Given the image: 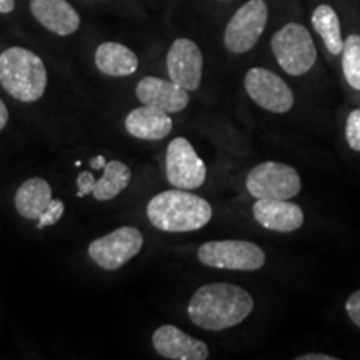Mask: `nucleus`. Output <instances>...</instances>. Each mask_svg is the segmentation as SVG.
<instances>
[{
	"mask_svg": "<svg viewBox=\"0 0 360 360\" xmlns=\"http://www.w3.org/2000/svg\"><path fill=\"white\" fill-rule=\"evenodd\" d=\"M254 297L240 285L214 282L193 292L187 314L193 326L217 332L244 322L254 310Z\"/></svg>",
	"mask_w": 360,
	"mask_h": 360,
	"instance_id": "obj_1",
	"label": "nucleus"
},
{
	"mask_svg": "<svg viewBox=\"0 0 360 360\" xmlns=\"http://www.w3.org/2000/svg\"><path fill=\"white\" fill-rule=\"evenodd\" d=\"M147 217L162 232H193L212 220V205L191 191L174 187V191L152 197L147 204Z\"/></svg>",
	"mask_w": 360,
	"mask_h": 360,
	"instance_id": "obj_2",
	"label": "nucleus"
},
{
	"mask_svg": "<svg viewBox=\"0 0 360 360\" xmlns=\"http://www.w3.org/2000/svg\"><path fill=\"white\" fill-rule=\"evenodd\" d=\"M47 69L37 53L25 47H8L0 53V85L15 101H39L47 89Z\"/></svg>",
	"mask_w": 360,
	"mask_h": 360,
	"instance_id": "obj_3",
	"label": "nucleus"
},
{
	"mask_svg": "<svg viewBox=\"0 0 360 360\" xmlns=\"http://www.w3.org/2000/svg\"><path fill=\"white\" fill-rule=\"evenodd\" d=\"M270 49L277 64L285 74L300 77L315 65L317 47L307 27L299 22H289L270 39Z\"/></svg>",
	"mask_w": 360,
	"mask_h": 360,
	"instance_id": "obj_4",
	"label": "nucleus"
},
{
	"mask_svg": "<svg viewBox=\"0 0 360 360\" xmlns=\"http://www.w3.org/2000/svg\"><path fill=\"white\" fill-rule=\"evenodd\" d=\"M197 259L207 267L254 272L265 265V252L249 240H210L199 247Z\"/></svg>",
	"mask_w": 360,
	"mask_h": 360,
	"instance_id": "obj_5",
	"label": "nucleus"
},
{
	"mask_svg": "<svg viewBox=\"0 0 360 360\" xmlns=\"http://www.w3.org/2000/svg\"><path fill=\"white\" fill-rule=\"evenodd\" d=\"M245 187L255 199L290 200L299 195L302 179L292 165L282 162H262L247 175Z\"/></svg>",
	"mask_w": 360,
	"mask_h": 360,
	"instance_id": "obj_6",
	"label": "nucleus"
},
{
	"mask_svg": "<svg viewBox=\"0 0 360 360\" xmlns=\"http://www.w3.org/2000/svg\"><path fill=\"white\" fill-rule=\"evenodd\" d=\"M269 20L265 0H249L238 7L224 30V45L232 53H245L262 37Z\"/></svg>",
	"mask_w": 360,
	"mask_h": 360,
	"instance_id": "obj_7",
	"label": "nucleus"
},
{
	"mask_svg": "<svg viewBox=\"0 0 360 360\" xmlns=\"http://www.w3.org/2000/svg\"><path fill=\"white\" fill-rule=\"evenodd\" d=\"M143 247V236L139 229L124 225L89 244V257L103 270H119L132 260Z\"/></svg>",
	"mask_w": 360,
	"mask_h": 360,
	"instance_id": "obj_8",
	"label": "nucleus"
},
{
	"mask_svg": "<svg viewBox=\"0 0 360 360\" xmlns=\"http://www.w3.org/2000/svg\"><path fill=\"white\" fill-rule=\"evenodd\" d=\"M244 87L252 101L272 114H287L295 103L294 92L285 80L264 67H254L247 72Z\"/></svg>",
	"mask_w": 360,
	"mask_h": 360,
	"instance_id": "obj_9",
	"label": "nucleus"
},
{
	"mask_svg": "<svg viewBox=\"0 0 360 360\" xmlns=\"http://www.w3.org/2000/svg\"><path fill=\"white\" fill-rule=\"evenodd\" d=\"M165 175L170 186L182 191H195L204 186L207 167L187 139L177 137L169 143L165 152Z\"/></svg>",
	"mask_w": 360,
	"mask_h": 360,
	"instance_id": "obj_10",
	"label": "nucleus"
},
{
	"mask_svg": "<svg viewBox=\"0 0 360 360\" xmlns=\"http://www.w3.org/2000/svg\"><path fill=\"white\" fill-rule=\"evenodd\" d=\"M169 79L179 84L186 90H197L202 84V74H204V53L193 40L180 37L175 39L170 45L167 58Z\"/></svg>",
	"mask_w": 360,
	"mask_h": 360,
	"instance_id": "obj_11",
	"label": "nucleus"
},
{
	"mask_svg": "<svg viewBox=\"0 0 360 360\" xmlns=\"http://www.w3.org/2000/svg\"><path fill=\"white\" fill-rule=\"evenodd\" d=\"M132 172L124 162L110 160L103 167L101 179L94 177L92 172H80L77 177V197L94 195L97 200L107 202L115 199L120 192L129 187Z\"/></svg>",
	"mask_w": 360,
	"mask_h": 360,
	"instance_id": "obj_12",
	"label": "nucleus"
},
{
	"mask_svg": "<svg viewBox=\"0 0 360 360\" xmlns=\"http://www.w3.org/2000/svg\"><path fill=\"white\" fill-rule=\"evenodd\" d=\"M135 96L142 105L157 107L167 114L182 112L191 102L188 90L180 87L174 80L152 77V75L139 80L137 87H135Z\"/></svg>",
	"mask_w": 360,
	"mask_h": 360,
	"instance_id": "obj_13",
	"label": "nucleus"
},
{
	"mask_svg": "<svg viewBox=\"0 0 360 360\" xmlns=\"http://www.w3.org/2000/svg\"><path fill=\"white\" fill-rule=\"evenodd\" d=\"M152 345L160 357L169 360H205L209 347L205 342L186 334L175 326H160L152 335Z\"/></svg>",
	"mask_w": 360,
	"mask_h": 360,
	"instance_id": "obj_14",
	"label": "nucleus"
},
{
	"mask_svg": "<svg viewBox=\"0 0 360 360\" xmlns=\"http://www.w3.org/2000/svg\"><path fill=\"white\" fill-rule=\"evenodd\" d=\"M252 214L264 229L278 233L299 231L305 222L302 207L290 200L257 199L252 207Z\"/></svg>",
	"mask_w": 360,
	"mask_h": 360,
	"instance_id": "obj_15",
	"label": "nucleus"
},
{
	"mask_svg": "<svg viewBox=\"0 0 360 360\" xmlns=\"http://www.w3.org/2000/svg\"><path fill=\"white\" fill-rule=\"evenodd\" d=\"M30 12L44 29L58 37L75 34L80 27L79 12L67 0H30Z\"/></svg>",
	"mask_w": 360,
	"mask_h": 360,
	"instance_id": "obj_16",
	"label": "nucleus"
},
{
	"mask_svg": "<svg viewBox=\"0 0 360 360\" xmlns=\"http://www.w3.org/2000/svg\"><path fill=\"white\" fill-rule=\"evenodd\" d=\"M172 117L150 105H141L125 117V130L141 141H162L172 132Z\"/></svg>",
	"mask_w": 360,
	"mask_h": 360,
	"instance_id": "obj_17",
	"label": "nucleus"
},
{
	"mask_svg": "<svg viewBox=\"0 0 360 360\" xmlns=\"http://www.w3.org/2000/svg\"><path fill=\"white\" fill-rule=\"evenodd\" d=\"M94 62L98 72L109 77H127L139 69V57L120 42H103L96 49Z\"/></svg>",
	"mask_w": 360,
	"mask_h": 360,
	"instance_id": "obj_18",
	"label": "nucleus"
},
{
	"mask_svg": "<svg viewBox=\"0 0 360 360\" xmlns=\"http://www.w3.org/2000/svg\"><path fill=\"white\" fill-rule=\"evenodd\" d=\"M52 187L45 179H27L15 192V209L29 220H39L52 202Z\"/></svg>",
	"mask_w": 360,
	"mask_h": 360,
	"instance_id": "obj_19",
	"label": "nucleus"
},
{
	"mask_svg": "<svg viewBox=\"0 0 360 360\" xmlns=\"http://www.w3.org/2000/svg\"><path fill=\"white\" fill-rule=\"evenodd\" d=\"M312 27L321 35L323 45L332 56H340L344 51V37H342L340 19L335 8L328 4H321L312 12Z\"/></svg>",
	"mask_w": 360,
	"mask_h": 360,
	"instance_id": "obj_20",
	"label": "nucleus"
},
{
	"mask_svg": "<svg viewBox=\"0 0 360 360\" xmlns=\"http://www.w3.org/2000/svg\"><path fill=\"white\" fill-rule=\"evenodd\" d=\"M342 72L354 90H360V35L350 34L344 40L342 51Z\"/></svg>",
	"mask_w": 360,
	"mask_h": 360,
	"instance_id": "obj_21",
	"label": "nucleus"
},
{
	"mask_svg": "<svg viewBox=\"0 0 360 360\" xmlns=\"http://www.w3.org/2000/svg\"><path fill=\"white\" fill-rule=\"evenodd\" d=\"M345 141L355 152H360V109H355L349 114L345 124Z\"/></svg>",
	"mask_w": 360,
	"mask_h": 360,
	"instance_id": "obj_22",
	"label": "nucleus"
},
{
	"mask_svg": "<svg viewBox=\"0 0 360 360\" xmlns=\"http://www.w3.org/2000/svg\"><path fill=\"white\" fill-rule=\"evenodd\" d=\"M64 212H65L64 202L58 199H52L51 205L47 207V210L42 214V217L37 220V229H45V227H51V225H56L58 220L62 219Z\"/></svg>",
	"mask_w": 360,
	"mask_h": 360,
	"instance_id": "obj_23",
	"label": "nucleus"
},
{
	"mask_svg": "<svg viewBox=\"0 0 360 360\" xmlns=\"http://www.w3.org/2000/svg\"><path fill=\"white\" fill-rule=\"evenodd\" d=\"M345 312H347L350 322L360 328V289L354 290L345 300Z\"/></svg>",
	"mask_w": 360,
	"mask_h": 360,
	"instance_id": "obj_24",
	"label": "nucleus"
},
{
	"mask_svg": "<svg viewBox=\"0 0 360 360\" xmlns=\"http://www.w3.org/2000/svg\"><path fill=\"white\" fill-rule=\"evenodd\" d=\"M297 360H337V357L328 354H304L299 355Z\"/></svg>",
	"mask_w": 360,
	"mask_h": 360,
	"instance_id": "obj_25",
	"label": "nucleus"
},
{
	"mask_svg": "<svg viewBox=\"0 0 360 360\" xmlns=\"http://www.w3.org/2000/svg\"><path fill=\"white\" fill-rule=\"evenodd\" d=\"M8 122V110H7V105L4 103L2 98H0V130L6 127Z\"/></svg>",
	"mask_w": 360,
	"mask_h": 360,
	"instance_id": "obj_26",
	"label": "nucleus"
},
{
	"mask_svg": "<svg viewBox=\"0 0 360 360\" xmlns=\"http://www.w3.org/2000/svg\"><path fill=\"white\" fill-rule=\"evenodd\" d=\"M105 164H107V160L103 155H96L94 159H90V167L96 169V170H102L103 167H105Z\"/></svg>",
	"mask_w": 360,
	"mask_h": 360,
	"instance_id": "obj_27",
	"label": "nucleus"
},
{
	"mask_svg": "<svg viewBox=\"0 0 360 360\" xmlns=\"http://www.w3.org/2000/svg\"><path fill=\"white\" fill-rule=\"evenodd\" d=\"M15 8V0H0V13H11Z\"/></svg>",
	"mask_w": 360,
	"mask_h": 360,
	"instance_id": "obj_28",
	"label": "nucleus"
},
{
	"mask_svg": "<svg viewBox=\"0 0 360 360\" xmlns=\"http://www.w3.org/2000/svg\"><path fill=\"white\" fill-rule=\"evenodd\" d=\"M222 2H229V0H222Z\"/></svg>",
	"mask_w": 360,
	"mask_h": 360,
	"instance_id": "obj_29",
	"label": "nucleus"
}]
</instances>
